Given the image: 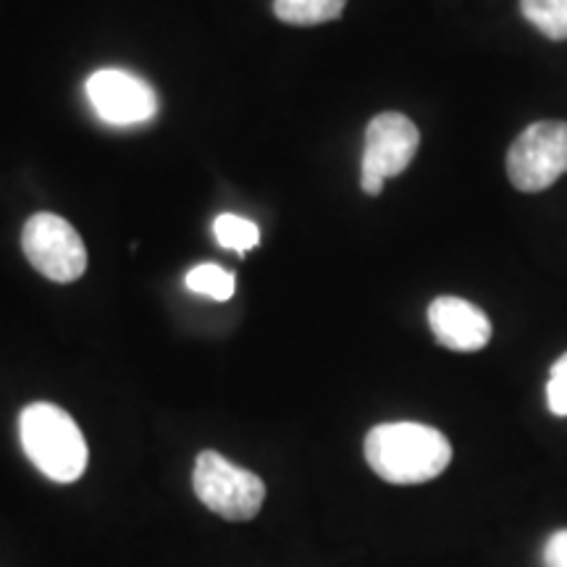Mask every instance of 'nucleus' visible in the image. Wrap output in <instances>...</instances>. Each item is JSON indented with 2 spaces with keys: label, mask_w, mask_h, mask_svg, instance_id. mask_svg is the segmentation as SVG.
Wrapping results in <instances>:
<instances>
[{
  "label": "nucleus",
  "mask_w": 567,
  "mask_h": 567,
  "mask_svg": "<svg viewBox=\"0 0 567 567\" xmlns=\"http://www.w3.org/2000/svg\"><path fill=\"white\" fill-rule=\"evenodd\" d=\"M365 460L386 484L413 486L434 481L452 463V444L423 423H381L368 431Z\"/></svg>",
  "instance_id": "f257e3e1"
},
{
  "label": "nucleus",
  "mask_w": 567,
  "mask_h": 567,
  "mask_svg": "<svg viewBox=\"0 0 567 567\" xmlns=\"http://www.w3.org/2000/svg\"><path fill=\"white\" fill-rule=\"evenodd\" d=\"M24 455L45 478L74 484L87 467V442L66 410L51 402H32L19 415Z\"/></svg>",
  "instance_id": "f03ea898"
},
{
  "label": "nucleus",
  "mask_w": 567,
  "mask_h": 567,
  "mask_svg": "<svg viewBox=\"0 0 567 567\" xmlns=\"http://www.w3.org/2000/svg\"><path fill=\"white\" fill-rule=\"evenodd\" d=\"M193 486L197 499L224 520L245 523L260 513L266 502V484L252 471L234 465L218 452L205 450L195 460Z\"/></svg>",
  "instance_id": "7ed1b4c3"
},
{
  "label": "nucleus",
  "mask_w": 567,
  "mask_h": 567,
  "mask_svg": "<svg viewBox=\"0 0 567 567\" xmlns=\"http://www.w3.org/2000/svg\"><path fill=\"white\" fill-rule=\"evenodd\" d=\"M567 174V122H536L513 142L507 176L520 193H544Z\"/></svg>",
  "instance_id": "20e7f679"
},
{
  "label": "nucleus",
  "mask_w": 567,
  "mask_h": 567,
  "mask_svg": "<svg viewBox=\"0 0 567 567\" xmlns=\"http://www.w3.org/2000/svg\"><path fill=\"white\" fill-rule=\"evenodd\" d=\"M21 250L45 279L55 284L76 281L87 268L82 237L55 213H34L21 231Z\"/></svg>",
  "instance_id": "39448f33"
},
{
  "label": "nucleus",
  "mask_w": 567,
  "mask_h": 567,
  "mask_svg": "<svg viewBox=\"0 0 567 567\" xmlns=\"http://www.w3.org/2000/svg\"><path fill=\"white\" fill-rule=\"evenodd\" d=\"M421 132L405 113H379L365 130L360 187L365 195H381L389 176L402 174L413 163Z\"/></svg>",
  "instance_id": "423d86ee"
},
{
  "label": "nucleus",
  "mask_w": 567,
  "mask_h": 567,
  "mask_svg": "<svg viewBox=\"0 0 567 567\" xmlns=\"http://www.w3.org/2000/svg\"><path fill=\"white\" fill-rule=\"evenodd\" d=\"M87 97L105 124H145L158 113V92L151 82L122 69H103L87 80Z\"/></svg>",
  "instance_id": "0eeeda50"
},
{
  "label": "nucleus",
  "mask_w": 567,
  "mask_h": 567,
  "mask_svg": "<svg viewBox=\"0 0 567 567\" xmlns=\"http://www.w3.org/2000/svg\"><path fill=\"white\" fill-rule=\"evenodd\" d=\"M429 326L436 342L452 352H478L492 342V321L463 297H436L429 305Z\"/></svg>",
  "instance_id": "6e6552de"
},
{
  "label": "nucleus",
  "mask_w": 567,
  "mask_h": 567,
  "mask_svg": "<svg viewBox=\"0 0 567 567\" xmlns=\"http://www.w3.org/2000/svg\"><path fill=\"white\" fill-rule=\"evenodd\" d=\"M347 0H274L276 19L295 27H316L342 17Z\"/></svg>",
  "instance_id": "1a4fd4ad"
},
{
  "label": "nucleus",
  "mask_w": 567,
  "mask_h": 567,
  "mask_svg": "<svg viewBox=\"0 0 567 567\" xmlns=\"http://www.w3.org/2000/svg\"><path fill=\"white\" fill-rule=\"evenodd\" d=\"M520 11L544 38L567 40V0H520Z\"/></svg>",
  "instance_id": "9d476101"
},
{
  "label": "nucleus",
  "mask_w": 567,
  "mask_h": 567,
  "mask_svg": "<svg viewBox=\"0 0 567 567\" xmlns=\"http://www.w3.org/2000/svg\"><path fill=\"white\" fill-rule=\"evenodd\" d=\"M213 234H216L218 245L239 255L255 250L260 243L258 226H255L250 218L234 216V213H221V216L213 221Z\"/></svg>",
  "instance_id": "9b49d317"
},
{
  "label": "nucleus",
  "mask_w": 567,
  "mask_h": 567,
  "mask_svg": "<svg viewBox=\"0 0 567 567\" xmlns=\"http://www.w3.org/2000/svg\"><path fill=\"white\" fill-rule=\"evenodd\" d=\"M187 289H193L195 295H205L216 302L231 300L234 289H237V279L231 271H224L218 264H200L189 268L187 274Z\"/></svg>",
  "instance_id": "f8f14e48"
},
{
  "label": "nucleus",
  "mask_w": 567,
  "mask_h": 567,
  "mask_svg": "<svg viewBox=\"0 0 567 567\" xmlns=\"http://www.w3.org/2000/svg\"><path fill=\"white\" fill-rule=\"evenodd\" d=\"M547 405L557 417H567V352L551 365L547 384Z\"/></svg>",
  "instance_id": "ddd939ff"
},
{
  "label": "nucleus",
  "mask_w": 567,
  "mask_h": 567,
  "mask_svg": "<svg viewBox=\"0 0 567 567\" xmlns=\"http://www.w3.org/2000/svg\"><path fill=\"white\" fill-rule=\"evenodd\" d=\"M544 565L567 567V528L547 538V544H544Z\"/></svg>",
  "instance_id": "4468645a"
}]
</instances>
